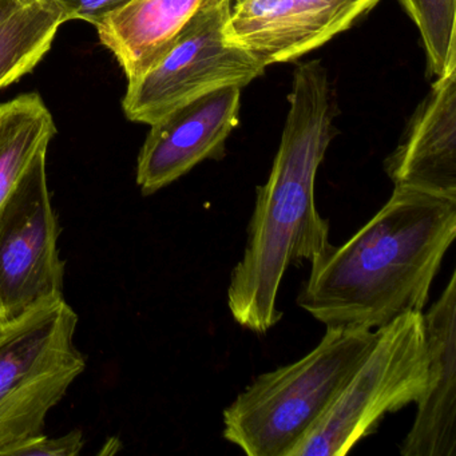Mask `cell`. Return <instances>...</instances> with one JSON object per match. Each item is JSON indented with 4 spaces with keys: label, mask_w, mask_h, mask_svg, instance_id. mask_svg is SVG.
I'll return each instance as SVG.
<instances>
[{
    "label": "cell",
    "mask_w": 456,
    "mask_h": 456,
    "mask_svg": "<svg viewBox=\"0 0 456 456\" xmlns=\"http://www.w3.org/2000/svg\"><path fill=\"white\" fill-rule=\"evenodd\" d=\"M289 110L271 175L257 186L244 255L231 273L228 306L237 324L265 335L281 320L277 306L288 268L330 249V223L317 212V170L335 135V95L320 61L297 66Z\"/></svg>",
    "instance_id": "obj_1"
},
{
    "label": "cell",
    "mask_w": 456,
    "mask_h": 456,
    "mask_svg": "<svg viewBox=\"0 0 456 456\" xmlns=\"http://www.w3.org/2000/svg\"><path fill=\"white\" fill-rule=\"evenodd\" d=\"M456 237V197L394 188L340 247L311 264L297 305L327 328H380L424 312Z\"/></svg>",
    "instance_id": "obj_2"
},
{
    "label": "cell",
    "mask_w": 456,
    "mask_h": 456,
    "mask_svg": "<svg viewBox=\"0 0 456 456\" xmlns=\"http://www.w3.org/2000/svg\"><path fill=\"white\" fill-rule=\"evenodd\" d=\"M376 330L327 328L309 354L258 375L224 410L223 435L248 456H289L372 346Z\"/></svg>",
    "instance_id": "obj_3"
},
{
    "label": "cell",
    "mask_w": 456,
    "mask_h": 456,
    "mask_svg": "<svg viewBox=\"0 0 456 456\" xmlns=\"http://www.w3.org/2000/svg\"><path fill=\"white\" fill-rule=\"evenodd\" d=\"M78 322L63 297L0 324V455L42 436L50 411L86 370L74 343Z\"/></svg>",
    "instance_id": "obj_4"
},
{
    "label": "cell",
    "mask_w": 456,
    "mask_h": 456,
    "mask_svg": "<svg viewBox=\"0 0 456 456\" xmlns=\"http://www.w3.org/2000/svg\"><path fill=\"white\" fill-rule=\"evenodd\" d=\"M423 312H407L376 330L364 359L319 423L289 456H344L375 434L387 413L418 403L428 384Z\"/></svg>",
    "instance_id": "obj_5"
},
{
    "label": "cell",
    "mask_w": 456,
    "mask_h": 456,
    "mask_svg": "<svg viewBox=\"0 0 456 456\" xmlns=\"http://www.w3.org/2000/svg\"><path fill=\"white\" fill-rule=\"evenodd\" d=\"M232 0H207L153 69L127 81L122 109L135 124H156L175 109L224 87L244 89L265 73L255 55L226 39Z\"/></svg>",
    "instance_id": "obj_6"
},
{
    "label": "cell",
    "mask_w": 456,
    "mask_h": 456,
    "mask_svg": "<svg viewBox=\"0 0 456 456\" xmlns=\"http://www.w3.org/2000/svg\"><path fill=\"white\" fill-rule=\"evenodd\" d=\"M46 167L47 156L0 205V324L63 298L66 263Z\"/></svg>",
    "instance_id": "obj_7"
},
{
    "label": "cell",
    "mask_w": 456,
    "mask_h": 456,
    "mask_svg": "<svg viewBox=\"0 0 456 456\" xmlns=\"http://www.w3.org/2000/svg\"><path fill=\"white\" fill-rule=\"evenodd\" d=\"M378 4L379 0H233L225 36L268 68L319 49Z\"/></svg>",
    "instance_id": "obj_8"
},
{
    "label": "cell",
    "mask_w": 456,
    "mask_h": 456,
    "mask_svg": "<svg viewBox=\"0 0 456 456\" xmlns=\"http://www.w3.org/2000/svg\"><path fill=\"white\" fill-rule=\"evenodd\" d=\"M240 87H224L173 110L151 125L137 161L138 188L151 196L205 159H221L239 125Z\"/></svg>",
    "instance_id": "obj_9"
},
{
    "label": "cell",
    "mask_w": 456,
    "mask_h": 456,
    "mask_svg": "<svg viewBox=\"0 0 456 456\" xmlns=\"http://www.w3.org/2000/svg\"><path fill=\"white\" fill-rule=\"evenodd\" d=\"M384 170L394 188L456 197V70L434 82Z\"/></svg>",
    "instance_id": "obj_10"
},
{
    "label": "cell",
    "mask_w": 456,
    "mask_h": 456,
    "mask_svg": "<svg viewBox=\"0 0 456 456\" xmlns=\"http://www.w3.org/2000/svg\"><path fill=\"white\" fill-rule=\"evenodd\" d=\"M428 384L400 444L403 456L456 455V272L424 314Z\"/></svg>",
    "instance_id": "obj_11"
},
{
    "label": "cell",
    "mask_w": 456,
    "mask_h": 456,
    "mask_svg": "<svg viewBox=\"0 0 456 456\" xmlns=\"http://www.w3.org/2000/svg\"><path fill=\"white\" fill-rule=\"evenodd\" d=\"M207 0H130L98 25L101 44L114 55L127 81L153 69Z\"/></svg>",
    "instance_id": "obj_12"
},
{
    "label": "cell",
    "mask_w": 456,
    "mask_h": 456,
    "mask_svg": "<svg viewBox=\"0 0 456 456\" xmlns=\"http://www.w3.org/2000/svg\"><path fill=\"white\" fill-rule=\"evenodd\" d=\"M57 134L52 111L38 93L0 103V205L42 157Z\"/></svg>",
    "instance_id": "obj_13"
},
{
    "label": "cell",
    "mask_w": 456,
    "mask_h": 456,
    "mask_svg": "<svg viewBox=\"0 0 456 456\" xmlns=\"http://www.w3.org/2000/svg\"><path fill=\"white\" fill-rule=\"evenodd\" d=\"M70 22L55 0H26L0 25V90L31 73Z\"/></svg>",
    "instance_id": "obj_14"
},
{
    "label": "cell",
    "mask_w": 456,
    "mask_h": 456,
    "mask_svg": "<svg viewBox=\"0 0 456 456\" xmlns=\"http://www.w3.org/2000/svg\"><path fill=\"white\" fill-rule=\"evenodd\" d=\"M420 33L431 76L456 70V0H397Z\"/></svg>",
    "instance_id": "obj_15"
},
{
    "label": "cell",
    "mask_w": 456,
    "mask_h": 456,
    "mask_svg": "<svg viewBox=\"0 0 456 456\" xmlns=\"http://www.w3.org/2000/svg\"><path fill=\"white\" fill-rule=\"evenodd\" d=\"M84 447V434L81 429H73L58 437H49L44 434L23 445L15 456H77Z\"/></svg>",
    "instance_id": "obj_16"
},
{
    "label": "cell",
    "mask_w": 456,
    "mask_h": 456,
    "mask_svg": "<svg viewBox=\"0 0 456 456\" xmlns=\"http://www.w3.org/2000/svg\"><path fill=\"white\" fill-rule=\"evenodd\" d=\"M68 14L69 20H84L95 26L130 0H55Z\"/></svg>",
    "instance_id": "obj_17"
},
{
    "label": "cell",
    "mask_w": 456,
    "mask_h": 456,
    "mask_svg": "<svg viewBox=\"0 0 456 456\" xmlns=\"http://www.w3.org/2000/svg\"><path fill=\"white\" fill-rule=\"evenodd\" d=\"M26 0H0V25L12 17Z\"/></svg>",
    "instance_id": "obj_18"
}]
</instances>
